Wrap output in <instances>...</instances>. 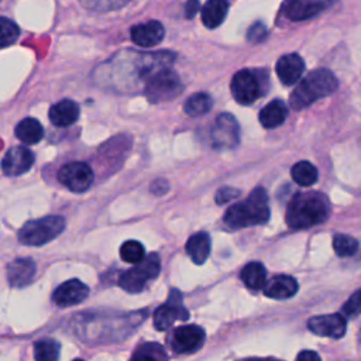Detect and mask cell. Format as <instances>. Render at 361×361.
Segmentation results:
<instances>
[{
  "label": "cell",
  "instance_id": "6da1fadb",
  "mask_svg": "<svg viewBox=\"0 0 361 361\" xmlns=\"http://www.w3.org/2000/svg\"><path fill=\"white\" fill-rule=\"evenodd\" d=\"M173 59L175 55L171 52L123 51L99 65L93 79L99 86L126 92L144 85L157 71L169 68Z\"/></svg>",
  "mask_w": 361,
  "mask_h": 361
},
{
  "label": "cell",
  "instance_id": "7a4b0ae2",
  "mask_svg": "<svg viewBox=\"0 0 361 361\" xmlns=\"http://www.w3.org/2000/svg\"><path fill=\"white\" fill-rule=\"evenodd\" d=\"M330 214V204L319 192H303L292 197L286 209V224L292 228H307L323 223Z\"/></svg>",
  "mask_w": 361,
  "mask_h": 361
},
{
  "label": "cell",
  "instance_id": "3957f363",
  "mask_svg": "<svg viewBox=\"0 0 361 361\" xmlns=\"http://www.w3.org/2000/svg\"><path fill=\"white\" fill-rule=\"evenodd\" d=\"M268 195L264 188H255L244 202L233 204L224 214V223L230 228L264 224L268 221Z\"/></svg>",
  "mask_w": 361,
  "mask_h": 361
},
{
  "label": "cell",
  "instance_id": "277c9868",
  "mask_svg": "<svg viewBox=\"0 0 361 361\" xmlns=\"http://www.w3.org/2000/svg\"><path fill=\"white\" fill-rule=\"evenodd\" d=\"M338 86L337 78L329 69L320 68L310 72L305 79L299 82L290 94V107L293 110H302L316 100L331 94Z\"/></svg>",
  "mask_w": 361,
  "mask_h": 361
},
{
  "label": "cell",
  "instance_id": "5b68a950",
  "mask_svg": "<svg viewBox=\"0 0 361 361\" xmlns=\"http://www.w3.org/2000/svg\"><path fill=\"white\" fill-rule=\"evenodd\" d=\"M65 228L62 216H47L27 221L18 231L20 243L25 245H42L58 237Z\"/></svg>",
  "mask_w": 361,
  "mask_h": 361
},
{
  "label": "cell",
  "instance_id": "8992f818",
  "mask_svg": "<svg viewBox=\"0 0 361 361\" xmlns=\"http://www.w3.org/2000/svg\"><path fill=\"white\" fill-rule=\"evenodd\" d=\"M183 86L176 72L162 68L151 75L144 83V94L151 103L168 102L180 94Z\"/></svg>",
  "mask_w": 361,
  "mask_h": 361
},
{
  "label": "cell",
  "instance_id": "52a82bcc",
  "mask_svg": "<svg viewBox=\"0 0 361 361\" xmlns=\"http://www.w3.org/2000/svg\"><path fill=\"white\" fill-rule=\"evenodd\" d=\"M267 72L241 69L234 73L230 87L233 97L240 104H251L259 99L265 90Z\"/></svg>",
  "mask_w": 361,
  "mask_h": 361
},
{
  "label": "cell",
  "instance_id": "ba28073f",
  "mask_svg": "<svg viewBox=\"0 0 361 361\" xmlns=\"http://www.w3.org/2000/svg\"><path fill=\"white\" fill-rule=\"evenodd\" d=\"M161 271V259L157 254H148L140 262H137L130 269L124 271L118 278V285L130 292L138 293L141 292L145 285L155 279Z\"/></svg>",
  "mask_w": 361,
  "mask_h": 361
},
{
  "label": "cell",
  "instance_id": "9c48e42d",
  "mask_svg": "<svg viewBox=\"0 0 361 361\" xmlns=\"http://www.w3.org/2000/svg\"><path fill=\"white\" fill-rule=\"evenodd\" d=\"M56 178L71 192L83 193L92 186L94 175L92 168L86 162L73 161L61 166Z\"/></svg>",
  "mask_w": 361,
  "mask_h": 361
},
{
  "label": "cell",
  "instance_id": "30bf717a",
  "mask_svg": "<svg viewBox=\"0 0 361 361\" xmlns=\"http://www.w3.org/2000/svg\"><path fill=\"white\" fill-rule=\"evenodd\" d=\"M210 140L216 148H234L240 141V127L234 116L228 113L217 116L210 130Z\"/></svg>",
  "mask_w": 361,
  "mask_h": 361
},
{
  "label": "cell",
  "instance_id": "8fae6325",
  "mask_svg": "<svg viewBox=\"0 0 361 361\" xmlns=\"http://www.w3.org/2000/svg\"><path fill=\"white\" fill-rule=\"evenodd\" d=\"M189 317L188 310L182 305V299L178 290H171L168 302L159 306L154 313V326L157 330H168L176 320H186Z\"/></svg>",
  "mask_w": 361,
  "mask_h": 361
},
{
  "label": "cell",
  "instance_id": "7c38bea8",
  "mask_svg": "<svg viewBox=\"0 0 361 361\" xmlns=\"http://www.w3.org/2000/svg\"><path fill=\"white\" fill-rule=\"evenodd\" d=\"M204 330L195 324L180 326L171 334V347L178 354L196 351L204 341Z\"/></svg>",
  "mask_w": 361,
  "mask_h": 361
},
{
  "label": "cell",
  "instance_id": "4fadbf2b",
  "mask_svg": "<svg viewBox=\"0 0 361 361\" xmlns=\"http://www.w3.org/2000/svg\"><path fill=\"white\" fill-rule=\"evenodd\" d=\"M307 327L312 333L322 337L340 338L345 334L347 322L345 317L340 313L314 316L307 320Z\"/></svg>",
  "mask_w": 361,
  "mask_h": 361
},
{
  "label": "cell",
  "instance_id": "5bb4252c",
  "mask_svg": "<svg viewBox=\"0 0 361 361\" xmlns=\"http://www.w3.org/2000/svg\"><path fill=\"white\" fill-rule=\"evenodd\" d=\"M331 3L333 0H288L283 13L290 21H305L329 8Z\"/></svg>",
  "mask_w": 361,
  "mask_h": 361
},
{
  "label": "cell",
  "instance_id": "9a60e30c",
  "mask_svg": "<svg viewBox=\"0 0 361 361\" xmlns=\"http://www.w3.org/2000/svg\"><path fill=\"white\" fill-rule=\"evenodd\" d=\"M34 164V154L27 147L10 148L1 161V169L8 176H18L30 171Z\"/></svg>",
  "mask_w": 361,
  "mask_h": 361
},
{
  "label": "cell",
  "instance_id": "2e32d148",
  "mask_svg": "<svg viewBox=\"0 0 361 361\" xmlns=\"http://www.w3.org/2000/svg\"><path fill=\"white\" fill-rule=\"evenodd\" d=\"M87 295H89V288L82 281L69 279L61 283L55 289L52 299L55 305H58L59 307H68V306H73L83 302Z\"/></svg>",
  "mask_w": 361,
  "mask_h": 361
},
{
  "label": "cell",
  "instance_id": "e0dca14e",
  "mask_svg": "<svg viewBox=\"0 0 361 361\" xmlns=\"http://www.w3.org/2000/svg\"><path fill=\"white\" fill-rule=\"evenodd\" d=\"M131 41L142 48H151L158 45L165 35V30L159 21H147L137 24L131 28Z\"/></svg>",
  "mask_w": 361,
  "mask_h": 361
},
{
  "label": "cell",
  "instance_id": "ac0fdd59",
  "mask_svg": "<svg viewBox=\"0 0 361 361\" xmlns=\"http://www.w3.org/2000/svg\"><path fill=\"white\" fill-rule=\"evenodd\" d=\"M305 69V62L298 54H288L278 59L276 62V75L283 85L296 83Z\"/></svg>",
  "mask_w": 361,
  "mask_h": 361
},
{
  "label": "cell",
  "instance_id": "d6986e66",
  "mask_svg": "<svg viewBox=\"0 0 361 361\" xmlns=\"http://www.w3.org/2000/svg\"><path fill=\"white\" fill-rule=\"evenodd\" d=\"M35 264L30 258H18L7 265V279L14 288H23L32 282Z\"/></svg>",
  "mask_w": 361,
  "mask_h": 361
},
{
  "label": "cell",
  "instance_id": "ffe728a7",
  "mask_svg": "<svg viewBox=\"0 0 361 361\" xmlns=\"http://www.w3.org/2000/svg\"><path fill=\"white\" fill-rule=\"evenodd\" d=\"M298 289H299V285L293 276L275 275L265 283L264 293L265 296L272 299H288L296 295Z\"/></svg>",
  "mask_w": 361,
  "mask_h": 361
},
{
  "label": "cell",
  "instance_id": "44dd1931",
  "mask_svg": "<svg viewBox=\"0 0 361 361\" xmlns=\"http://www.w3.org/2000/svg\"><path fill=\"white\" fill-rule=\"evenodd\" d=\"M48 116L54 126L68 127L79 118V106L71 99H63L51 106Z\"/></svg>",
  "mask_w": 361,
  "mask_h": 361
},
{
  "label": "cell",
  "instance_id": "7402d4cb",
  "mask_svg": "<svg viewBox=\"0 0 361 361\" xmlns=\"http://www.w3.org/2000/svg\"><path fill=\"white\" fill-rule=\"evenodd\" d=\"M185 250L188 252V255L190 257V259L197 264L202 265L206 262V259L209 258L210 254V237L206 233H196L193 235L189 237V240L186 241Z\"/></svg>",
  "mask_w": 361,
  "mask_h": 361
},
{
  "label": "cell",
  "instance_id": "603a6c76",
  "mask_svg": "<svg viewBox=\"0 0 361 361\" xmlns=\"http://www.w3.org/2000/svg\"><path fill=\"white\" fill-rule=\"evenodd\" d=\"M286 116V104L282 100H272L259 111V123L265 128H275L285 121Z\"/></svg>",
  "mask_w": 361,
  "mask_h": 361
},
{
  "label": "cell",
  "instance_id": "cb8c5ba5",
  "mask_svg": "<svg viewBox=\"0 0 361 361\" xmlns=\"http://www.w3.org/2000/svg\"><path fill=\"white\" fill-rule=\"evenodd\" d=\"M16 135L24 144L32 145V144H37L42 140L44 128H42L41 123L37 118L27 117L16 126Z\"/></svg>",
  "mask_w": 361,
  "mask_h": 361
},
{
  "label": "cell",
  "instance_id": "d4e9b609",
  "mask_svg": "<svg viewBox=\"0 0 361 361\" xmlns=\"http://www.w3.org/2000/svg\"><path fill=\"white\" fill-rule=\"evenodd\" d=\"M227 0H209L202 8V21L207 28L219 27L227 14Z\"/></svg>",
  "mask_w": 361,
  "mask_h": 361
},
{
  "label": "cell",
  "instance_id": "484cf974",
  "mask_svg": "<svg viewBox=\"0 0 361 361\" xmlns=\"http://www.w3.org/2000/svg\"><path fill=\"white\" fill-rule=\"evenodd\" d=\"M244 285L252 290L262 289L267 283V269L261 262H248L240 272Z\"/></svg>",
  "mask_w": 361,
  "mask_h": 361
},
{
  "label": "cell",
  "instance_id": "4316f807",
  "mask_svg": "<svg viewBox=\"0 0 361 361\" xmlns=\"http://www.w3.org/2000/svg\"><path fill=\"white\" fill-rule=\"evenodd\" d=\"M290 173H292V179L300 186H312L317 182V178H319L316 166L309 161L296 162L292 166Z\"/></svg>",
  "mask_w": 361,
  "mask_h": 361
},
{
  "label": "cell",
  "instance_id": "83f0119b",
  "mask_svg": "<svg viewBox=\"0 0 361 361\" xmlns=\"http://www.w3.org/2000/svg\"><path fill=\"white\" fill-rule=\"evenodd\" d=\"M61 344L54 338H42L34 344L35 361H59Z\"/></svg>",
  "mask_w": 361,
  "mask_h": 361
},
{
  "label": "cell",
  "instance_id": "f1b7e54d",
  "mask_svg": "<svg viewBox=\"0 0 361 361\" xmlns=\"http://www.w3.org/2000/svg\"><path fill=\"white\" fill-rule=\"evenodd\" d=\"M212 97L207 93H195L190 97L186 99L185 104H183V110L188 116L190 117H197V116H203L204 113H207L212 109Z\"/></svg>",
  "mask_w": 361,
  "mask_h": 361
},
{
  "label": "cell",
  "instance_id": "f546056e",
  "mask_svg": "<svg viewBox=\"0 0 361 361\" xmlns=\"http://www.w3.org/2000/svg\"><path fill=\"white\" fill-rule=\"evenodd\" d=\"M18 35V25L7 17H0V49L13 45L17 41Z\"/></svg>",
  "mask_w": 361,
  "mask_h": 361
},
{
  "label": "cell",
  "instance_id": "4dcf8cb0",
  "mask_svg": "<svg viewBox=\"0 0 361 361\" xmlns=\"http://www.w3.org/2000/svg\"><path fill=\"white\" fill-rule=\"evenodd\" d=\"M333 248L338 257H351L358 250V241L347 234H336L333 238Z\"/></svg>",
  "mask_w": 361,
  "mask_h": 361
},
{
  "label": "cell",
  "instance_id": "1f68e13d",
  "mask_svg": "<svg viewBox=\"0 0 361 361\" xmlns=\"http://www.w3.org/2000/svg\"><path fill=\"white\" fill-rule=\"evenodd\" d=\"M120 257L128 264H137L145 257V251L141 243L135 240H128L120 247Z\"/></svg>",
  "mask_w": 361,
  "mask_h": 361
},
{
  "label": "cell",
  "instance_id": "d6a6232c",
  "mask_svg": "<svg viewBox=\"0 0 361 361\" xmlns=\"http://www.w3.org/2000/svg\"><path fill=\"white\" fill-rule=\"evenodd\" d=\"M165 351L155 343L141 345L133 355L131 361H164Z\"/></svg>",
  "mask_w": 361,
  "mask_h": 361
},
{
  "label": "cell",
  "instance_id": "836d02e7",
  "mask_svg": "<svg viewBox=\"0 0 361 361\" xmlns=\"http://www.w3.org/2000/svg\"><path fill=\"white\" fill-rule=\"evenodd\" d=\"M131 0H79V3L92 11H111L121 8Z\"/></svg>",
  "mask_w": 361,
  "mask_h": 361
},
{
  "label": "cell",
  "instance_id": "e575fe53",
  "mask_svg": "<svg viewBox=\"0 0 361 361\" xmlns=\"http://www.w3.org/2000/svg\"><path fill=\"white\" fill-rule=\"evenodd\" d=\"M341 313L344 316H348V317H354V316L361 314V289L355 290L348 298V300L341 307Z\"/></svg>",
  "mask_w": 361,
  "mask_h": 361
},
{
  "label": "cell",
  "instance_id": "d590c367",
  "mask_svg": "<svg viewBox=\"0 0 361 361\" xmlns=\"http://www.w3.org/2000/svg\"><path fill=\"white\" fill-rule=\"evenodd\" d=\"M267 38V27L262 23H255L248 28L247 39L251 44H259Z\"/></svg>",
  "mask_w": 361,
  "mask_h": 361
},
{
  "label": "cell",
  "instance_id": "8d00e7d4",
  "mask_svg": "<svg viewBox=\"0 0 361 361\" xmlns=\"http://www.w3.org/2000/svg\"><path fill=\"white\" fill-rule=\"evenodd\" d=\"M238 195H240L238 189L231 188V186H224V188L217 190V193H216V203H219V204L227 203L231 199H235Z\"/></svg>",
  "mask_w": 361,
  "mask_h": 361
},
{
  "label": "cell",
  "instance_id": "74e56055",
  "mask_svg": "<svg viewBox=\"0 0 361 361\" xmlns=\"http://www.w3.org/2000/svg\"><path fill=\"white\" fill-rule=\"evenodd\" d=\"M199 7H200L199 0H188V3L185 6V16L188 18H193L195 14L199 11Z\"/></svg>",
  "mask_w": 361,
  "mask_h": 361
},
{
  "label": "cell",
  "instance_id": "f35d334b",
  "mask_svg": "<svg viewBox=\"0 0 361 361\" xmlns=\"http://www.w3.org/2000/svg\"><path fill=\"white\" fill-rule=\"evenodd\" d=\"M296 361H322L320 357L317 355L316 351H312V350H303L298 354L296 357Z\"/></svg>",
  "mask_w": 361,
  "mask_h": 361
},
{
  "label": "cell",
  "instance_id": "ab89813d",
  "mask_svg": "<svg viewBox=\"0 0 361 361\" xmlns=\"http://www.w3.org/2000/svg\"><path fill=\"white\" fill-rule=\"evenodd\" d=\"M166 189H168V183H166V180H162V179L157 180V182H154V183L151 185V190H152L154 193H157V195L165 193Z\"/></svg>",
  "mask_w": 361,
  "mask_h": 361
},
{
  "label": "cell",
  "instance_id": "60d3db41",
  "mask_svg": "<svg viewBox=\"0 0 361 361\" xmlns=\"http://www.w3.org/2000/svg\"><path fill=\"white\" fill-rule=\"evenodd\" d=\"M243 361H281V360H276V358H257V357H254V358H245Z\"/></svg>",
  "mask_w": 361,
  "mask_h": 361
},
{
  "label": "cell",
  "instance_id": "b9f144b4",
  "mask_svg": "<svg viewBox=\"0 0 361 361\" xmlns=\"http://www.w3.org/2000/svg\"><path fill=\"white\" fill-rule=\"evenodd\" d=\"M73 361H83V360H80V358H76V360H73Z\"/></svg>",
  "mask_w": 361,
  "mask_h": 361
}]
</instances>
